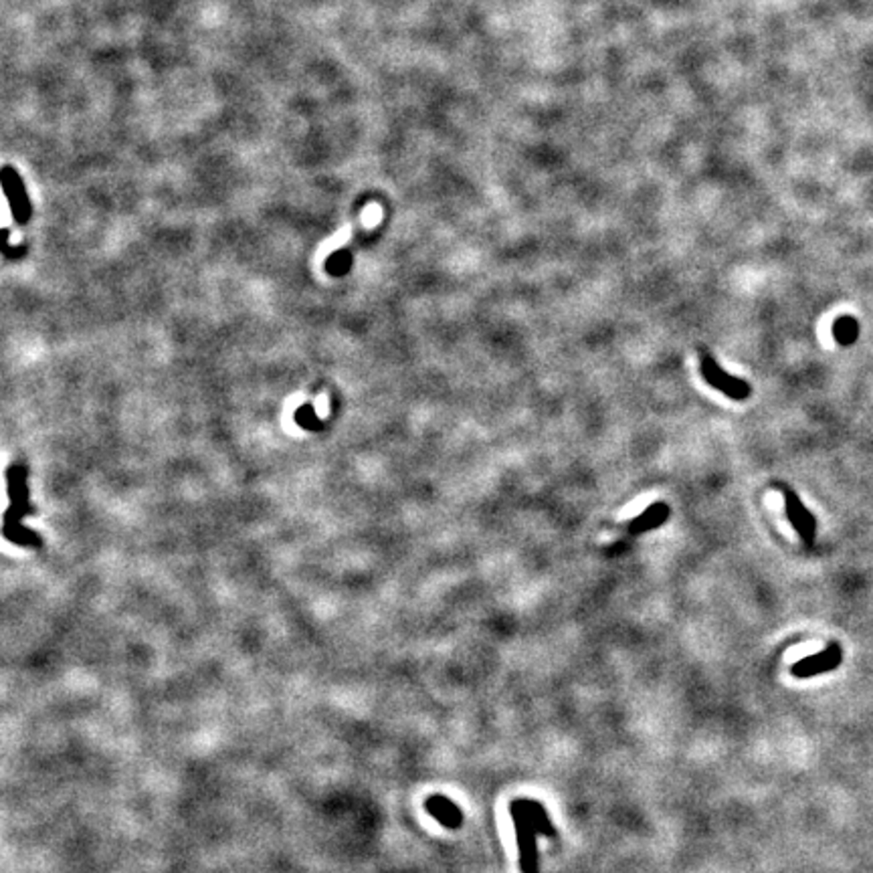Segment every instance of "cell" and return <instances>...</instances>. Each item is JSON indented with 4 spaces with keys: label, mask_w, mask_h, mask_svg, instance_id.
I'll use <instances>...</instances> for the list:
<instances>
[{
    "label": "cell",
    "mask_w": 873,
    "mask_h": 873,
    "mask_svg": "<svg viewBox=\"0 0 873 873\" xmlns=\"http://www.w3.org/2000/svg\"><path fill=\"white\" fill-rule=\"evenodd\" d=\"M427 811L433 819H436L441 825H445L447 829H460L463 823V813L461 808L457 807L453 800H449L447 797H435L427 799Z\"/></svg>",
    "instance_id": "6"
},
{
    "label": "cell",
    "mask_w": 873,
    "mask_h": 873,
    "mask_svg": "<svg viewBox=\"0 0 873 873\" xmlns=\"http://www.w3.org/2000/svg\"><path fill=\"white\" fill-rule=\"evenodd\" d=\"M860 336V326H857V320L851 316L837 318L833 324V338L839 342L841 346H851Z\"/></svg>",
    "instance_id": "8"
},
{
    "label": "cell",
    "mask_w": 873,
    "mask_h": 873,
    "mask_svg": "<svg viewBox=\"0 0 873 873\" xmlns=\"http://www.w3.org/2000/svg\"><path fill=\"white\" fill-rule=\"evenodd\" d=\"M510 817L516 829V841L520 849V869L521 873H538V831L524 813L510 807Z\"/></svg>",
    "instance_id": "1"
},
{
    "label": "cell",
    "mask_w": 873,
    "mask_h": 873,
    "mask_svg": "<svg viewBox=\"0 0 873 873\" xmlns=\"http://www.w3.org/2000/svg\"><path fill=\"white\" fill-rule=\"evenodd\" d=\"M701 375H704L707 384L714 386L715 390L724 392L732 400H744L750 397V384L722 370L712 360V356H701Z\"/></svg>",
    "instance_id": "2"
},
{
    "label": "cell",
    "mask_w": 873,
    "mask_h": 873,
    "mask_svg": "<svg viewBox=\"0 0 873 873\" xmlns=\"http://www.w3.org/2000/svg\"><path fill=\"white\" fill-rule=\"evenodd\" d=\"M669 518V506L668 504H653V506H649L645 512L639 514L633 521H629V534H643V532H649V529H655V528H660L663 526L665 521H668Z\"/></svg>",
    "instance_id": "7"
},
{
    "label": "cell",
    "mask_w": 873,
    "mask_h": 873,
    "mask_svg": "<svg viewBox=\"0 0 873 873\" xmlns=\"http://www.w3.org/2000/svg\"><path fill=\"white\" fill-rule=\"evenodd\" d=\"M510 807L512 808H518L520 813H524L526 817L529 821H532V825L536 827V831H538V835H542V837H556V829L552 825V821H550L546 808H544V805L538 803V800L516 799V800H512Z\"/></svg>",
    "instance_id": "5"
},
{
    "label": "cell",
    "mask_w": 873,
    "mask_h": 873,
    "mask_svg": "<svg viewBox=\"0 0 873 873\" xmlns=\"http://www.w3.org/2000/svg\"><path fill=\"white\" fill-rule=\"evenodd\" d=\"M784 507H786V518L791 520V524L794 526V529H797L803 542L811 546L815 540V529H817V521H815L813 514L803 506L797 493L786 488H784Z\"/></svg>",
    "instance_id": "4"
},
{
    "label": "cell",
    "mask_w": 873,
    "mask_h": 873,
    "mask_svg": "<svg viewBox=\"0 0 873 873\" xmlns=\"http://www.w3.org/2000/svg\"><path fill=\"white\" fill-rule=\"evenodd\" d=\"M843 660V651L837 643H831L825 651L821 653L803 657L799 663L792 665V676L799 679H808L819 674H827V671H833L839 668V663Z\"/></svg>",
    "instance_id": "3"
}]
</instances>
